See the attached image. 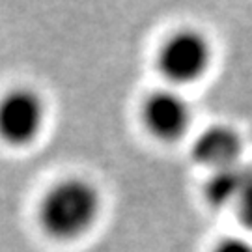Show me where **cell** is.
I'll list each match as a JSON object with an SVG mask.
<instances>
[{
	"mask_svg": "<svg viewBox=\"0 0 252 252\" xmlns=\"http://www.w3.org/2000/svg\"><path fill=\"white\" fill-rule=\"evenodd\" d=\"M101 196L95 185L82 178L58 181L39 202V226L56 241H73L95 224Z\"/></svg>",
	"mask_w": 252,
	"mask_h": 252,
	"instance_id": "obj_1",
	"label": "cell"
},
{
	"mask_svg": "<svg viewBox=\"0 0 252 252\" xmlns=\"http://www.w3.org/2000/svg\"><path fill=\"white\" fill-rule=\"evenodd\" d=\"M159 69L176 84L198 81L211 63V45L196 30H180L172 34L159 51Z\"/></svg>",
	"mask_w": 252,
	"mask_h": 252,
	"instance_id": "obj_2",
	"label": "cell"
},
{
	"mask_svg": "<svg viewBox=\"0 0 252 252\" xmlns=\"http://www.w3.org/2000/svg\"><path fill=\"white\" fill-rule=\"evenodd\" d=\"M45 122V103L30 88H15L0 97V140L9 146L34 142Z\"/></svg>",
	"mask_w": 252,
	"mask_h": 252,
	"instance_id": "obj_3",
	"label": "cell"
},
{
	"mask_svg": "<svg viewBox=\"0 0 252 252\" xmlns=\"http://www.w3.org/2000/svg\"><path fill=\"white\" fill-rule=\"evenodd\" d=\"M144 124L150 133L161 140H178L190 126V107L178 92L161 90L144 103Z\"/></svg>",
	"mask_w": 252,
	"mask_h": 252,
	"instance_id": "obj_4",
	"label": "cell"
},
{
	"mask_svg": "<svg viewBox=\"0 0 252 252\" xmlns=\"http://www.w3.org/2000/svg\"><path fill=\"white\" fill-rule=\"evenodd\" d=\"M243 142L237 131L228 126H213L200 133L192 144L194 161L211 170H220L239 162Z\"/></svg>",
	"mask_w": 252,
	"mask_h": 252,
	"instance_id": "obj_5",
	"label": "cell"
},
{
	"mask_svg": "<svg viewBox=\"0 0 252 252\" xmlns=\"http://www.w3.org/2000/svg\"><path fill=\"white\" fill-rule=\"evenodd\" d=\"M251 174V166L241 162L226 166L220 170H213L206 185V198L213 207H226L230 204H237L243 192L247 180Z\"/></svg>",
	"mask_w": 252,
	"mask_h": 252,
	"instance_id": "obj_6",
	"label": "cell"
},
{
	"mask_svg": "<svg viewBox=\"0 0 252 252\" xmlns=\"http://www.w3.org/2000/svg\"><path fill=\"white\" fill-rule=\"evenodd\" d=\"M237 211H239V219L249 230H252V166H251V174H249V180H247V185H245L241 196L237 200Z\"/></svg>",
	"mask_w": 252,
	"mask_h": 252,
	"instance_id": "obj_7",
	"label": "cell"
},
{
	"mask_svg": "<svg viewBox=\"0 0 252 252\" xmlns=\"http://www.w3.org/2000/svg\"><path fill=\"white\" fill-rule=\"evenodd\" d=\"M213 252H252V243L245 237H224L217 243Z\"/></svg>",
	"mask_w": 252,
	"mask_h": 252,
	"instance_id": "obj_8",
	"label": "cell"
}]
</instances>
